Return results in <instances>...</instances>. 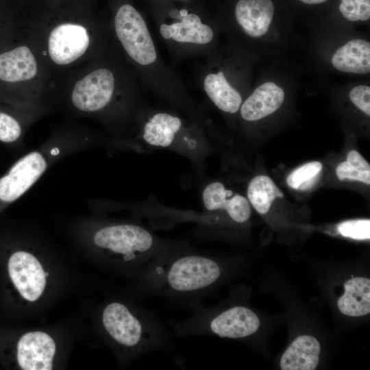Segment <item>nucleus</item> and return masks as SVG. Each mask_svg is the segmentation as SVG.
I'll use <instances>...</instances> for the list:
<instances>
[{
  "label": "nucleus",
  "instance_id": "obj_22",
  "mask_svg": "<svg viewBox=\"0 0 370 370\" xmlns=\"http://www.w3.org/2000/svg\"><path fill=\"white\" fill-rule=\"evenodd\" d=\"M322 168V164L317 161L306 163L291 172L287 177L286 182L294 189L308 190L317 181Z\"/></svg>",
  "mask_w": 370,
  "mask_h": 370
},
{
  "label": "nucleus",
  "instance_id": "obj_25",
  "mask_svg": "<svg viewBox=\"0 0 370 370\" xmlns=\"http://www.w3.org/2000/svg\"><path fill=\"white\" fill-rule=\"evenodd\" d=\"M339 233L345 237L356 240L370 238V220L356 219L344 221L338 226Z\"/></svg>",
  "mask_w": 370,
  "mask_h": 370
},
{
  "label": "nucleus",
  "instance_id": "obj_23",
  "mask_svg": "<svg viewBox=\"0 0 370 370\" xmlns=\"http://www.w3.org/2000/svg\"><path fill=\"white\" fill-rule=\"evenodd\" d=\"M22 132L21 123L14 116L0 111V142L14 145L20 140Z\"/></svg>",
  "mask_w": 370,
  "mask_h": 370
},
{
  "label": "nucleus",
  "instance_id": "obj_2",
  "mask_svg": "<svg viewBox=\"0 0 370 370\" xmlns=\"http://www.w3.org/2000/svg\"><path fill=\"white\" fill-rule=\"evenodd\" d=\"M100 317L106 337L126 358L173 348L171 332L147 308L112 300L103 306Z\"/></svg>",
  "mask_w": 370,
  "mask_h": 370
},
{
  "label": "nucleus",
  "instance_id": "obj_1",
  "mask_svg": "<svg viewBox=\"0 0 370 370\" xmlns=\"http://www.w3.org/2000/svg\"><path fill=\"white\" fill-rule=\"evenodd\" d=\"M221 275L220 263L214 258L175 243L133 277L139 294L162 297L190 308L202 304L204 296Z\"/></svg>",
  "mask_w": 370,
  "mask_h": 370
},
{
  "label": "nucleus",
  "instance_id": "obj_4",
  "mask_svg": "<svg viewBox=\"0 0 370 370\" xmlns=\"http://www.w3.org/2000/svg\"><path fill=\"white\" fill-rule=\"evenodd\" d=\"M85 147L47 144L16 160L0 177V212L27 193L59 158Z\"/></svg>",
  "mask_w": 370,
  "mask_h": 370
},
{
  "label": "nucleus",
  "instance_id": "obj_26",
  "mask_svg": "<svg viewBox=\"0 0 370 370\" xmlns=\"http://www.w3.org/2000/svg\"><path fill=\"white\" fill-rule=\"evenodd\" d=\"M352 102L365 114L370 116V87L367 85H358L349 92Z\"/></svg>",
  "mask_w": 370,
  "mask_h": 370
},
{
  "label": "nucleus",
  "instance_id": "obj_11",
  "mask_svg": "<svg viewBox=\"0 0 370 370\" xmlns=\"http://www.w3.org/2000/svg\"><path fill=\"white\" fill-rule=\"evenodd\" d=\"M274 15L271 0H238L235 8L236 21L250 37L264 36Z\"/></svg>",
  "mask_w": 370,
  "mask_h": 370
},
{
  "label": "nucleus",
  "instance_id": "obj_21",
  "mask_svg": "<svg viewBox=\"0 0 370 370\" xmlns=\"http://www.w3.org/2000/svg\"><path fill=\"white\" fill-rule=\"evenodd\" d=\"M338 178L370 184V166L365 158L355 150L349 151L347 160L340 163L336 170Z\"/></svg>",
  "mask_w": 370,
  "mask_h": 370
},
{
  "label": "nucleus",
  "instance_id": "obj_10",
  "mask_svg": "<svg viewBox=\"0 0 370 370\" xmlns=\"http://www.w3.org/2000/svg\"><path fill=\"white\" fill-rule=\"evenodd\" d=\"M202 201L208 211L225 210L237 223L247 221L251 215V207L246 197L234 193L219 182L207 184L202 191Z\"/></svg>",
  "mask_w": 370,
  "mask_h": 370
},
{
  "label": "nucleus",
  "instance_id": "obj_6",
  "mask_svg": "<svg viewBox=\"0 0 370 370\" xmlns=\"http://www.w3.org/2000/svg\"><path fill=\"white\" fill-rule=\"evenodd\" d=\"M8 271L11 282L24 299L34 302L42 296L49 273L33 254L23 249L13 251L8 260Z\"/></svg>",
  "mask_w": 370,
  "mask_h": 370
},
{
  "label": "nucleus",
  "instance_id": "obj_15",
  "mask_svg": "<svg viewBox=\"0 0 370 370\" xmlns=\"http://www.w3.org/2000/svg\"><path fill=\"white\" fill-rule=\"evenodd\" d=\"M182 126L179 117L165 112L156 113L145 123L142 137L153 147L176 148L177 136Z\"/></svg>",
  "mask_w": 370,
  "mask_h": 370
},
{
  "label": "nucleus",
  "instance_id": "obj_20",
  "mask_svg": "<svg viewBox=\"0 0 370 370\" xmlns=\"http://www.w3.org/2000/svg\"><path fill=\"white\" fill-rule=\"evenodd\" d=\"M282 192L273 181L266 175H258L253 178L247 188L249 201L260 214H266L277 197H283Z\"/></svg>",
  "mask_w": 370,
  "mask_h": 370
},
{
  "label": "nucleus",
  "instance_id": "obj_8",
  "mask_svg": "<svg viewBox=\"0 0 370 370\" xmlns=\"http://www.w3.org/2000/svg\"><path fill=\"white\" fill-rule=\"evenodd\" d=\"M89 42V35L84 27L73 23H63L56 26L50 33L49 53L55 63L68 64L86 52Z\"/></svg>",
  "mask_w": 370,
  "mask_h": 370
},
{
  "label": "nucleus",
  "instance_id": "obj_9",
  "mask_svg": "<svg viewBox=\"0 0 370 370\" xmlns=\"http://www.w3.org/2000/svg\"><path fill=\"white\" fill-rule=\"evenodd\" d=\"M56 352L52 337L42 331L24 334L16 345V360L24 370H51Z\"/></svg>",
  "mask_w": 370,
  "mask_h": 370
},
{
  "label": "nucleus",
  "instance_id": "obj_18",
  "mask_svg": "<svg viewBox=\"0 0 370 370\" xmlns=\"http://www.w3.org/2000/svg\"><path fill=\"white\" fill-rule=\"evenodd\" d=\"M204 89L221 110L233 114L240 109L241 95L229 84L222 71L207 75L204 81Z\"/></svg>",
  "mask_w": 370,
  "mask_h": 370
},
{
  "label": "nucleus",
  "instance_id": "obj_5",
  "mask_svg": "<svg viewBox=\"0 0 370 370\" xmlns=\"http://www.w3.org/2000/svg\"><path fill=\"white\" fill-rule=\"evenodd\" d=\"M115 32L127 54L141 65H149L157 59L156 50L140 13L132 5L119 8L114 19Z\"/></svg>",
  "mask_w": 370,
  "mask_h": 370
},
{
  "label": "nucleus",
  "instance_id": "obj_27",
  "mask_svg": "<svg viewBox=\"0 0 370 370\" xmlns=\"http://www.w3.org/2000/svg\"><path fill=\"white\" fill-rule=\"evenodd\" d=\"M307 4H319L327 1L328 0H299Z\"/></svg>",
  "mask_w": 370,
  "mask_h": 370
},
{
  "label": "nucleus",
  "instance_id": "obj_14",
  "mask_svg": "<svg viewBox=\"0 0 370 370\" xmlns=\"http://www.w3.org/2000/svg\"><path fill=\"white\" fill-rule=\"evenodd\" d=\"M36 73V61L27 47H18L0 54V79L22 82L32 79Z\"/></svg>",
  "mask_w": 370,
  "mask_h": 370
},
{
  "label": "nucleus",
  "instance_id": "obj_16",
  "mask_svg": "<svg viewBox=\"0 0 370 370\" xmlns=\"http://www.w3.org/2000/svg\"><path fill=\"white\" fill-rule=\"evenodd\" d=\"M321 352L319 341L313 336H298L287 348L280 359L282 370H314Z\"/></svg>",
  "mask_w": 370,
  "mask_h": 370
},
{
  "label": "nucleus",
  "instance_id": "obj_12",
  "mask_svg": "<svg viewBox=\"0 0 370 370\" xmlns=\"http://www.w3.org/2000/svg\"><path fill=\"white\" fill-rule=\"evenodd\" d=\"M284 92L273 82L258 86L241 106L242 118L248 121L261 119L275 112L283 103Z\"/></svg>",
  "mask_w": 370,
  "mask_h": 370
},
{
  "label": "nucleus",
  "instance_id": "obj_3",
  "mask_svg": "<svg viewBox=\"0 0 370 370\" xmlns=\"http://www.w3.org/2000/svg\"><path fill=\"white\" fill-rule=\"evenodd\" d=\"M91 241L106 260L125 267L132 276L175 244L160 239L141 225L132 223L102 224L95 229Z\"/></svg>",
  "mask_w": 370,
  "mask_h": 370
},
{
  "label": "nucleus",
  "instance_id": "obj_17",
  "mask_svg": "<svg viewBox=\"0 0 370 370\" xmlns=\"http://www.w3.org/2000/svg\"><path fill=\"white\" fill-rule=\"evenodd\" d=\"M333 66L342 72L367 74L370 72V43L354 39L338 48L332 58Z\"/></svg>",
  "mask_w": 370,
  "mask_h": 370
},
{
  "label": "nucleus",
  "instance_id": "obj_7",
  "mask_svg": "<svg viewBox=\"0 0 370 370\" xmlns=\"http://www.w3.org/2000/svg\"><path fill=\"white\" fill-rule=\"evenodd\" d=\"M114 90L113 73L107 69H99L75 84L71 95L72 103L82 112H97L108 105Z\"/></svg>",
  "mask_w": 370,
  "mask_h": 370
},
{
  "label": "nucleus",
  "instance_id": "obj_19",
  "mask_svg": "<svg viewBox=\"0 0 370 370\" xmlns=\"http://www.w3.org/2000/svg\"><path fill=\"white\" fill-rule=\"evenodd\" d=\"M338 307L344 314L360 317L370 312V280L356 278L345 284V293L338 301Z\"/></svg>",
  "mask_w": 370,
  "mask_h": 370
},
{
  "label": "nucleus",
  "instance_id": "obj_24",
  "mask_svg": "<svg viewBox=\"0 0 370 370\" xmlns=\"http://www.w3.org/2000/svg\"><path fill=\"white\" fill-rule=\"evenodd\" d=\"M339 10L349 21H367L370 18V0H341Z\"/></svg>",
  "mask_w": 370,
  "mask_h": 370
},
{
  "label": "nucleus",
  "instance_id": "obj_13",
  "mask_svg": "<svg viewBox=\"0 0 370 370\" xmlns=\"http://www.w3.org/2000/svg\"><path fill=\"white\" fill-rule=\"evenodd\" d=\"M160 32L165 39H173L180 42L204 45L214 36L212 29L203 23L195 14L182 13V19L171 25L162 24Z\"/></svg>",
  "mask_w": 370,
  "mask_h": 370
}]
</instances>
